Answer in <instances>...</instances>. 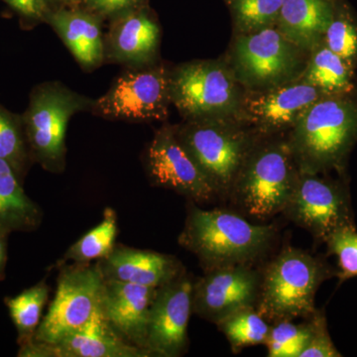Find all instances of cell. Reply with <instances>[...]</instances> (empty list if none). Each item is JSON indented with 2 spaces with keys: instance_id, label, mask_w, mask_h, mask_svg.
<instances>
[{
  "instance_id": "cell-1",
  "label": "cell",
  "mask_w": 357,
  "mask_h": 357,
  "mask_svg": "<svg viewBox=\"0 0 357 357\" xmlns=\"http://www.w3.org/2000/svg\"><path fill=\"white\" fill-rule=\"evenodd\" d=\"M299 172L344 173L357 142V93L326 95L296 122L287 138Z\"/></svg>"
},
{
  "instance_id": "cell-2",
  "label": "cell",
  "mask_w": 357,
  "mask_h": 357,
  "mask_svg": "<svg viewBox=\"0 0 357 357\" xmlns=\"http://www.w3.org/2000/svg\"><path fill=\"white\" fill-rule=\"evenodd\" d=\"M275 236L274 225H255L231 211H204L192 204L178 243L210 270L249 265L269 248Z\"/></svg>"
},
{
  "instance_id": "cell-3",
  "label": "cell",
  "mask_w": 357,
  "mask_h": 357,
  "mask_svg": "<svg viewBox=\"0 0 357 357\" xmlns=\"http://www.w3.org/2000/svg\"><path fill=\"white\" fill-rule=\"evenodd\" d=\"M337 275L321 258L288 246L265 269L256 310L270 325L310 318L319 286Z\"/></svg>"
},
{
  "instance_id": "cell-4",
  "label": "cell",
  "mask_w": 357,
  "mask_h": 357,
  "mask_svg": "<svg viewBox=\"0 0 357 357\" xmlns=\"http://www.w3.org/2000/svg\"><path fill=\"white\" fill-rule=\"evenodd\" d=\"M262 138L244 161L229 196L245 215L257 220L283 213L299 175L288 140Z\"/></svg>"
},
{
  "instance_id": "cell-5",
  "label": "cell",
  "mask_w": 357,
  "mask_h": 357,
  "mask_svg": "<svg viewBox=\"0 0 357 357\" xmlns=\"http://www.w3.org/2000/svg\"><path fill=\"white\" fill-rule=\"evenodd\" d=\"M174 130L220 197L229 196L244 161L261 138L236 119H185Z\"/></svg>"
},
{
  "instance_id": "cell-6",
  "label": "cell",
  "mask_w": 357,
  "mask_h": 357,
  "mask_svg": "<svg viewBox=\"0 0 357 357\" xmlns=\"http://www.w3.org/2000/svg\"><path fill=\"white\" fill-rule=\"evenodd\" d=\"M93 100L60 82H45L33 88L27 109L21 114L33 164L47 172H64L68 124L75 114L91 112Z\"/></svg>"
},
{
  "instance_id": "cell-7",
  "label": "cell",
  "mask_w": 357,
  "mask_h": 357,
  "mask_svg": "<svg viewBox=\"0 0 357 357\" xmlns=\"http://www.w3.org/2000/svg\"><path fill=\"white\" fill-rule=\"evenodd\" d=\"M244 91L222 60L192 61L171 70V100L184 119H236Z\"/></svg>"
},
{
  "instance_id": "cell-8",
  "label": "cell",
  "mask_w": 357,
  "mask_h": 357,
  "mask_svg": "<svg viewBox=\"0 0 357 357\" xmlns=\"http://www.w3.org/2000/svg\"><path fill=\"white\" fill-rule=\"evenodd\" d=\"M298 48L277 27L238 34L229 65L245 91H264L299 79L306 62Z\"/></svg>"
},
{
  "instance_id": "cell-9",
  "label": "cell",
  "mask_w": 357,
  "mask_h": 357,
  "mask_svg": "<svg viewBox=\"0 0 357 357\" xmlns=\"http://www.w3.org/2000/svg\"><path fill=\"white\" fill-rule=\"evenodd\" d=\"M170 68L161 63L126 68L109 91L93 100L91 114L112 121H165L171 100Z\"/></svg>"
},
{
  "instance_id": "cell-10",
  "label": "cell",
  "mask_w": 357,
  "mask_h": 357,
  "mask_svg": "<svg viewBox=\"0 0 357 357\" xmlns=\"http://www.w3.org/2000/svg\"><path fill=\"white\" fill-rule=\"evenodd\" d=\"M55 297L34 335L35 342L54 344L79 330L102 301L103 279L98 265H60Z\"/></svg>"
},
{
  "instance_id": "cell-11",
  "label": "cell",
  "mask_w": 357,
  "mask_h": 357,
  "mask_svg": "<svg viewBox=\"0 0 357 357\" xmlns=\"http://www.w3.org/2000/svg\"><path fill=\"white\" fill-rule=\"evenodd\" d=\"M283 213L323 243L338 230L356 227L349 185L321 174L299 172Z\"/></svg>"
},
{
  "instance_id": "cell-12",
  "label": "cell",
  "mask_w": 357,
  "mask_h": 357,
  "mask_svg": "<svg viewBox=\"0 0 357 357\" xmlns=\"http://www.w3.org/2000/svg\"><path fill=\"white\" fill-rule=\"evenodd\" d=\"M152 184L171 190L196 203L217 197L210 181L176 136L174 126L164 124L155 132L144 156Z\"/></svg>"
},
{
  "instance_id": "cell-13",
  "label": "cell",
  "mask_w": 357,
  "mask_h": 357,
  "mask_svg": "<svg viewBox=\"0 0 357 357\" xmlns=\"http://www.w3.org/2000/svg\"><path fill=\"white\" fill-rule=\"evenodd\" d=\"M324 96L321 89L299 79L264 91H245L236 119L259 137H270L291 130Z\"/></svg>"
},
{
  "instance_id": "cell-14",
  "label": "cell",
  "mask_w": 357,
  "mask_h": 357,
  "mask_svg": "<svg viewBox=\"0 0 357 357\" xmlns=\"http://www.w3.org/2000/svg\"><path fill=\"white\" fill-rule=\"evenodd\" d=\"M194 280L185 270L157 289L148 321L146 349L151 356L178 357L189 347Z\"/></svg>"
},
{
  "instance_id": "cell-15",
  "label": "cell",
  "mask_w": 357,
  "mask_h": 357,
  "mask_svg": "<svg viewBox=\"0 0 357 357\" xmlns=\"http://www.w3.org/2000/svg\"><path fill=\"white\" fill-rule=\"evenodd\" d=\"M261 276L248 265H232L206 270L194 281L192 312L217 324L232 312L256 307Z\"/></svg>"
},
{
  "instance_id": "cell-16",
  "label": "cell",
  "mask_w": 357,
  "mask_h": 357,
  "mask_svg": "<svg viewBox=\"0 0 357 357\" xmlns=\"http://www.w3.org/2000/svg\"><path fill=\"white\" fill-rule=\"evenodd\" d=\"M20 357H150L149 352L129 344L103 314L102 307L79 330L54 344L32 342L21 345Z\"/></svg>"
},
{
  "instance_id": "cell-17",
  "label": "cell",
  "mask_w": 357,
  "mask_h": 357,
  "mask_svg": "<svg viewBox=\"0 0 357 357\" xmlns=\"http://www.w3.org/2000/svg\"><path fill=\"white\" fill-rule=\"evenodd\" d=\"M161 30L149 6L109 21L105 34V61L126 68L158 62Z\"/></svg>"
},
{
  "instance_id": "cell-18",
  "label": "cell",
  "mask_w": 357,
  "mask_h": 357,
  "mask_svg": "<svg viewBox=\"0 0 357 357\" xmlns=\"http://www.w3.org/2000/svg\"><path fill=\"white\" fill-rule=\"evenodd\" d=\"M157 289L126 282L103 281L100 307L105 319L126 342L145 351L150 309Z\"/></svg>"
},
{
  "instance_id": "cell-19",
  "label": "cell",
  "mask_w": 357,
  "mask_h": 357,
  "mask_svg": "<svg viewBox=\"0 0 357 357\" xmlns=\"http://www.w3.org/2000/svg\"><path fill=\"white\" fill-rule=\"evenodd\" d=\"M96 265L105 280L152 288L166 285L185 271L175 256L123 245H115L107 257L96 261Z\"/></svg>"
},
{
  "instance_id": "cell-20",
  "label": "cell",
  "mask_w": 357,
  "mask_h": 357,
  "mask_svg": "<svg viewBox=\"0 0 357 357\" xmlns=\"http://www.w3.org/2000/svg\"><path fill=\"white\" fill-rule=\"evenodd\" d=\"M51 26L82 69L91 72L105 61V35L102 18L82 6L55 9L47 14Z\"/></svg>"
},
{
  "instance_id": "cell-21",
  "label": "cell",
  "mask_w": 357,
  "mask_h": 357,
  "mask_svg": "<svg viewBox=\"0 0 357 357\" xmlns=\"http://www.w3.org/2000/svg\"><path fill=\"white\" fill-rule=\"evenodd\" d=\"M335 10L333 0H282L276 27L291 43L309 54L323 42Z\"/></svg>"
},
{
  "instance_id": "cell-22",
  "label": "cell",
  "mask_w": 357,
  "mask_h": 357,
  "mask_svg": "<svg viewBox=\"0 0 357 357\" xmlns=\"http://www.w3.org/2000/svg\"><path fill=\"white\" fill-rule=\"evenodd\" d=\"M43 211L23 189L13 169L0 159V229L10 232H31L38 229Z\"/></svg>"
},
{
  "instance_id": "cell-23",
  "label": "cell",
  "mask_w": 357,
  "mask_h": 357,
  "mask_svg": "<svg viewBox=\"0 0 357 357\" xmlns=\"http://www.w3.org/2000/svg\"><path fill=\"white\" fill-rule=\"evenodd\" d=\"M299 77L301 81L321 89L326 95H338L356 89L354 68L321 42L309 53Z\"/></svg>"
},
{
  "instance_id": "cell-24",
  "label": "cell",
  "mask_w": 357,
  "mask_h": 357,
  "mask_svg": "<svg viewBox=\"0 0 357 357\" xmlns=\"http://www.w3.org/2000/svg\"><path fill=\"white\" fill-rule=\"evenodd\" d=\"M49 292L50 287L46 281L42 280L14 297H6L4 299L9 316L17 331L20 347L34 340L42 321V312L48 301Z\"/></svg>"
},
{
  "instance_id": "cell-25",
  "label": "cell",
  "mask_w": 357,
  "mask_h": 357,
  "mask_svg": "<svg viewBox=\"0 0 357 357\" xmlns=\"http://www.w3.org/2000/svg\"><path fill=\"white\" fill-rule=\"evenodd\" d=\"M117 232L119 227L116 213L114 208H107L103 211L102 222L70 245L59 261L58 266L68 261L91 263L93 260L107 257L115 248Z\"/></svg>"
},
{
  "instance_id": "cell-26",
  "label": "cell",
  "mask_w": 357,
  "mask_h": 357,
  "mask_svg": "<svg viewBox=\"0 0 357 357\" xmlns=\"http://www.w3.org/2000/svg\"><path fill=\"white\" fill-rule=\"evenodd\" d=\"M0 159L7 162L24 183L33 165L26 141L22 115L14 114L0 103Z\"/></svg>"
},
{
  "instance_id": "cell-27",
  "label": "cell",
  "mask_w": 357,
  "mask_h": 357,
  "mask_svg": "<svg viewBox=\"0 0 357 357\" xmlns=\"http://www.w3.org/2000/svg\"><path fill=\"white\" fill-rule=\"evenodd\" d=\"M218 330L227 337L232 351L265 344L271 325L263 318L256 307H244L232 312L217 324Z\"/></svg>"
},
{
  "instance_id": "cell-28",
  "label": "cell",
  "mask_w": 357,
  "mask_h": 357,
  "mask_svg": "<svg viewBox=\"0 0 357 357\" xmlns=\"http://www.w3.org/2000/svg\"><path fill=\"white\" fill-rule=\"evenodd\" d=\"M238 34H250L275 27L282 0H227Z\"/></svg>"
},
{
  "instance_id": "cell-29",
  "label": "cell",
  "mask_w": 357,
  "mask_h": 357,
  "mask_svg": "<svg viewBox=\"0 0 357 357\" xmlns=\"http://www.w3.org/2000/svg\"><path fill=\"white\" fill-rule=\"evenodd\" d=\"M312 332L311 319L303 324L282 321L272 324L266 340L268 356L299 357Z\"/></svg>"
},
{
  "instance_id": "cell-30",
  "label": "cell",
  "mask_w": 357,
  "mask_h": 357,
  "mask_svg": "<svg viewBox=\"0 0 357 357\" xmlns=\"http://www.w3.org/2000/svg\"><path fill=\"white\" fill-rule=\"evenodd\" d=\"M323 43L351 67L357 63V24L351 14L335 6V14L324 35Z\"/></svg>"
},
{
  "instance_id": "cell-31",
  "label": "cell",
  "mask_w": 357,
  "mask_h": 357,
  "mask_svg": "<svg viewBox=\"0 0 357 357\" xmlns=\"http://www.w3.org/2000/svg\"><path fill=\"white\" fill-rule=\"evenodd\" d=\"M328 252L337 258L340 283L357 277V230L347 227L338 230L326 243Z\"/></svg>"
},
{
  "instance_id": "cell-32",
  "label": "cell",
  "mask_w": 357,
  "mask_h": 357,
  "mask_svg": "<svg viewBox=\"0 0 357 357\" xmlns=\"http://www.w3.org/2000/svg\"><path fill=\"white\" fill-rule=\"evenodd\" d=\"M312 321V332L307 344L301 352L299 357H340L342 354L337 351L328 333L326 318L323 312L317 310L310 317Z\"/></svg>"
},
{
  "instance_id": "cell-33",
  "label": "cell",
  "mask_w": 357,
  "mask_h": 357,
  "mask_svg": "<svg viewBox=\"0 0 357 357\" xmlns=\"http://www.w3.org/2000/svg\"><path fill=\"white\" fill-rule=\"evenodd\" d=\"M150 0H83L81 6L105 20L149 6Z\"/></svg>"
},
{
  "instance_id": "cell-34",
  "label": "cell",
  "mask_w": 357,
  "mask_h": 357,
  "mask_svg": "<svg viewBox=\"0 0 357 357\" xmlns=\"http://www.w3.org/2000/svg\"><path fill=\"white\" fill-rule=\"evenodd\" d=\"M10 7L20 17L21 25L33 27L39 23H45L48 7L44 0H2Z\"/></svg>"
},
{
  "instance_id": "cell-35",
  "label": "cell",
  "mask_w": 357,
  "mask_h": 357,
  "mask_svg": "<svg viewBox=\"0 0 357 357\" xmlns=\"http://www.w3.org/2000/svg\"><path fill=\"white\" fill-rule=\"evenodd\" d=\"M10 232L0 229V281L6 278L7 259H8V237Z\"/></svg>"
},
{
  "instance_id": "cell-36",
  "label": "cell",
  "mask_w": 357,
  "mask_h": 357,
  "mask_svg": "<svg viewBox=\"0 0 357 357\" xmlns=\"http://www.w3.org/2000/svg\"><path fill=\"white\" fill-rule=\"evenodd\" d=\"M44 2L48 7L49 11H50L55 10V9L65 8V7L81 6L83 0H44Z\"/></svg>"
}]
</instances>
